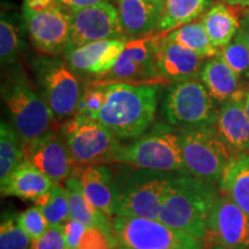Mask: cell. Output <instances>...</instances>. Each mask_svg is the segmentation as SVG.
Listing matches in <instances>:
<instances>
[{"instance_id": "cell-1", "label": "cell", "mask_w": 249, "mask_h": 249, "mask_svg": "<svg viewBox=\"0 0 249 249\" xmlns=\"http://www.w3.org/2000/svg\"><path fill=\"white\" fill-rule=\"evenodd\" d=\"M218 197L214 182L188 171L173 172L158 219L177 231L205 240L211 209Z\"/></svg>"}, {"instance_id": "cell-2", "label": "cell", "mask_w": 249, "mask_h": 249, "mask_svg": "<svg viewBox=\"0 0 249 249\" xmlns=\"http://www.w3.org/2000/svg\"><path fill=\"white\" fill-rule=\"evenodd\" d=\"M105 86L107 101L96 120L120 140L143 135L154 123L157 88L126 82H112Z\"/></svg>"}, {"instance_id": "cell-3", "label": "cell", "mask_w": 249, "mask_h": 249, "mask_svg": "<svg viewBox=\"0 0 249 249\" xmlns=\"http://www.w3.org/2000/svg\"><path fill=\"white\" fill-rule=\"evenodd\" d=\"M133 169L114 174V216L158 219L173 172Z\"/></svg>"}, {"instance_id": "cell-4", "label": "cell", "mask_w": 249, "mask_h": 249, "mask_svg": "<svg viewBox=\"0 0 249 249\" xmlns=\"http://www.w3.org/2000/svg\"><path fill=\"white\" fill-rule=\"evenodd\" d=\"M112 163L160 172L185 171L181 133L158 124L150 132L123 145Z\"/></svg>"}, {"instance_id": "cell-5", "label": "cell", "mask_w": 249, "mask_h": 249, "mask_svg": "<svg viewBox=\"0 0 249 249\" xmlns=\"http://www.w3.org/2000/svg\"><path fill=\"white\" fill-rule=\"evenodd\" d=\"M186 171L210 182L220 181L229 164L234 160L233 149L213 124L180 129Z\"/></svg>"}, {"instance_id": "cell-6", "label": "cell", "mask_w": 249, "mask_h": 249, "mask_svg": "<svg viewBox=\"0 0 249 249\" xmlns=\"http://www.w3.org/2000/svg\"><path fill=\"white\" fill-rule=\"evenodd\" d=\"M4 99L22 145L38 141L55 130L57 118L53 111L23 81L9 83L4 91Z\"/></svg>"}, {"instance_id": "cell-7", "label": "cell", "mask_w": 249, "mask_h": 249, "mask_svg": "<svg viewBox=\"0 0 249 249\" xmlns=\"http://www.w3.org/2000/svg\"><path fill=\"white\" fill-rule=\"evenodd\" d=\"M112 229L117 245L130 249H203L204 241L177 231L160 219L116 217ZM117 246V247H118Z\"/></svg>"}, {"instance_id": "cell-8", "label": "cell", "mask_w": 249, "mask_h": 249, "mask_svg": "<svg viewBox=\"0 0 249 249\" xmlns=\"http://www.w3.org/2000/svg\"><path fill=\"white\" fill-rule=\"evenodd\" d=\"M74 163L82 165L112 163L123 145L116 135L98 120L75 114L62 130Z\"/></svg>"}, {"instance_id": "cell-9", "label": "cell", "mask_w": 249, "mask_h": 249, "mask_svg": "<svg viewBox=\"0 0 249 249\" xmlns=\"http://www.w3.org/2000/svg\"><path fill=\"white\" fill-rule=\"evenodd\" d=\"M214 99L202 81L176 82L165 96L163 112L171 126L196 127L213 124L217 117Z\"/></svg>"}, {"instance_id": "cell-10", "label": "cell", "mask_w": 249, "mask_h": 249, "mask_svg": "<svg viewBox=\"0 0 249 249\" xmlns=\"http://www.w3.org/2000/svg\"><path fill=\"white\" fill-rule=\"evenodd\" d=\"M128 39L119 12L111 2H104L71 12L70 39L65 53L81 45L103 39Z\"/></svg>"}, {"instance_id": "cell-11", "label": "cell", "mask_w": 249, "mask_h": 249, "mask_svg": "<svg viewBox=\"0 0 249 249\" xmlns=\"http://www.w3.org/2000/svg\"><path fill=\"white\" fill-rule=\"evenodd\" d=\"M45 102L57 119L76 114L82 98L81 83L75 71L61 61H42L38 71Z\"/></svg>"}, {"instance_id": "cell-12", "label": "cell", "mask_w": 249, "mask_h": 249, "mask_svg": "<svg viewBox=\"0 0 249 249\" xmlns=\"http://www.w3.org/2000/svg\"><path fill=\"white\" fill-rule=\"evenodd\" d=\"M204 244L249 249V214L223 193L211 209Z\"/></svg>"}, {"instance_id": "cell-13", "label": "cell", "mask_w": 249, "mask_h": 249, "mask_svg": "<svg viewBox=\"0 0 249 249\" xmlns=\"http://www.w3.org/2000/svg\"><path fill=\"white\" fill-rule=\"evenodd\" d=\"M30 39L43 54L65 53L71 31V13L57 2L38 13H24Z\"/></svg>"}, {"instance_id": "cell-14", "label": "cell", "mask_w": 249, "mask_h": 249, "mask_svg": "<svg viewBox=\"0 0 249 249\" xmlns=\"http://www.w3.org/2000/svg\"><path fill=\"white\" fill-rule=\"evenodd\" d=\"M23 160L36 166L52 181H66L74 172V163L64 135L54 130L38 141L22 145Z\"/></svg>"}, {"instance_id": "cell-15", "label": "cell", "mask_w": 249, "mask_h": 249, "mask_svg": "<svg viewBox=\"0 0 249 249\" xmlns=\"http://www.w3.org/2000/svg\"><path fill=\"white\" fill-rule=\"evenodd\" d=\"M104 79L112 82H140L163 79L156 66L152 38L130 39L113 68L105 74Z\"/></svg>"}, {"instance_id": "cell-16", "label": "cell", "mask_w": 249, "mask_h": 249, "mask_svg": "<svg viewBox=\"0 0 249 249\" xmlns=\"http://www.w3.org/2000/svg\"><path fill=\"white\" fill-rule=\"evenodd\" d=\"M156 66L163 79L180 82L201 75L204 57L173 42L169 37H152Z\"/></svg>"}, {"instance_id": "cell-17", "label": "cell", "mask_w": 249, "mask_h": 249, "mask_svg": "<svg viewBox=\"0 0 249 249\" xmlns=\"http://www.w3.org/2000/svg\"><path fill=\"white\" fill-rule=\"evenodd\" d=\"M128 39H103L81 45L66 52L67 65L75 73L104 76L113 68L126 48Z\"/></svg>"}, {"instance_id": "cell-18", "label": "cell", "mask_w": 249, "mask_h": 249, "mask_svg": "<svg viewBox=\"0 0 249 249\" xmlns=\"http://www.w3.org/2000/svg\"><path fill=\"white\" fill-rule=\"evenodd\" d=\"M73 174L79 177L87 200L107 216H114L116 189L113 171L104 164L82 165L74 170Z\"/></svg>"}, {"instance_id": "cell-19", "label": "cell", "mask_w": 249, "mask_h": 249, "mask_svg": "<svg viewBox=\"0 0 249 249\" xmlns=\"http://www.w3.org/2000/svg\"><path fill=\"white\" fill-rule=\"evenodd\" d=\"M245 98L223 103L217 111L213 126L233 150L249 151V118L246 113Z\"/></svg>"}, {"instance_id": "cell-20", "label": "cell", "mask_w": 249, "mask_h": 249, "mask_svg": "<svg viewBox=\"0 0 249 249\" xmlns=\"http://www.w3.org/2000/svg\"><path fill=\"white\" fill-rule=\"evenodd\" d=\"M200 76L211 97L218 103L223 104L232 99L245 98L240 76L223 60L220 54L205 62Z\"/></svg>"}, {"instance_id": "cell-21", "label": "cell", "mask_w": 249, "mask_h": 249, "mask_svg": "<svg viewBox=\"0 0 249 249\" xmlns=\"http://www.w3.org/2000/svg\"><path fill=\"white\" fill-rule=\"evenodd\" d=\"M54 183L36 166L23 160L7 181L1 185V195L15 196L21 200L35 202Z\"/></svg>"}, {"instance_id": "cell-22", "label": "cell", "mask_w": 249, "mask_h": 249, "mask_svg": "<svg viewBox=\"0 0 249 249\" xmlns=\"http://www.w3.org/2000/svg\"><path fill=\"white\" fill-rule=\"evenodd\" d=\"M124 30L129 38H141L157 29L160 15L147 0H117Z\"/></svg>"}, {"instance_id": "cell-23", "label": "cell", "mask_w": 249, "mask_h": 249, "mask_svg": "<svg viewBox=\"0 0 249 249\" xmlns=\"http://www.w3.org/2000/svg\"><path fill=\"white\" fill-rule=\"evenodd\" d=\"M65 188L67 189L68 200H70L71 218L79 220L88 227L98 226L113 234L112 220H110V217L96 209L87 200L79 177H76L75 174H71L70 178L65 181Z\"/></svg>"}, {"instance_id": "cell-24", "label": "cell", "mask_w": 249, "mask_h": 249, "mask_svg": "<svg viewBox=\"0 0 249 249\" xmlns=\"http://www.w3.org/2000/svg\"><path fill=\"white\" fill-rule=\"evenodd\" d=\"M220 191L249 214V155H238L220 179Z\"/></svg>"}, {"instance_id": "cell-25", "label": "cell", "mask_w": 249, "mask_h": 249, "mask_svg": "<svg viewBox=\"0 0 249 249\" xmlns=\"http://www.w3.org/2000/svg\"><path fill=\"white\" fill-rule=\"evenodd\" d=\"M214 48L220 49L231 42L241 22L233 9L225 4H217L202 17L201 20Z\"/></svg>"}, {"instance_id": "cell-26", "label": "cell", "mask_w": 249, "mask_h": 249, "mask_svg": "<svg viewBox=\"0 0 249 249\" xmlns=\"http://www.w3.org/2000/svg\"><path fill=\"white\" fill-rule=\"evenodd\" d=\"M207 5L208 0H165L157 30L165 33L193 22Z\"/></svg>"}, {"instance_id": "cell-27", "label": "cell", "mask_w": 249, "mask_h": 249, "mask_svg": "<svg viewBox=\"0 0 249 249\" xmlns=\"http://www.w3.org/2000/svg\"><path fill=\"white\" fill-rule=\"evenodd\" d=\"M167 37L204 58H213L219 54V49L213 45L202 22L187 23L171 31Z\"/></svg>"}, {"instance_id": "cell-28", "label": "cell", "mask_w": 249, "mask_h": 249, "mask_svg": "<svg viewBox=\"0 0 249 249\" xmlns=\"http://www.w3.org/2000/svg\"><path fill=\"white\" fill-rule=\"evenodd\" d=\"M23 160L21 140L11 124H0V183L4 185Z\"/></svg>"}, {"instance_id": "cell-29", "label": "cell", "mask_w": 249, "mask_h": 249, "mask_svg": "<svg viewBox=\"0 0 249 249\" xmlns=\"http://www.w3.org/2000/svg\"><path fill=\"white\" fill-rule=\"evenodd\" d=\"M35 204L44 214L49 226L64 225L71 218L67 189L58 182H55L45 194L39 196Z\"/></svg>"}, {"instance_id": "cell-30", "label": "cell", "mask_w": 249, "mask_h": 249, "mask_svg": "<svg viewBox=\"0 0 249 249\" xmlns=\"http://www.w3.org/2000/svg\"><path fill=\"white\" fill-rule=\"evenodd\" d=\"M219 54L239 76L249 79V48L241 27L231 42L222 48Z\"/></svg>"}, {"instance_id": "cell-31", "label": "cell", "mask_w": 249, "mask_h": 249, "mask_svg": "<svg viewBox=\"0 0 249 249\" xmlns=\"http://www.w3.org/2000/svg\"><path fill=\"white\" fill-rule=\"evenodd\" d=\"M31 239L18 224V217L9 214L0 225V249H29Z\"/></svg>"}, {"instance_id": "cell-32", "label": "cell", "mask_w": 249, "mask_h": 249, "mask_svg": "<svg viewBox=\"0 0 249 249\" xmlns=\"http://www.w3.org/2000/svg\"><path fill=\"white\" fill-rule=\"evenodd\" d=\"M18 49H20V38L15 24L1 15L0 21V58L1 65H9L17 59Z\"/></svg>"}, {"instance_id": "cell-33", "label": "cell", "mask_w": 249, "mask_h": 249, "mask_svg": "<svg viewBox=\"0 0 249 249\" xmlns=\"http://www.w3.org/2000/svg\"><path fill=\"white\" fill-rule=\"evenodd\" d=\"M105 101H107V86L105 85L86 90L80 101L76 114H83L91 119H96Z\"/></svg>"}, {"instance_id": "cell-34", "label": "cell", "mask_w": 249, "mask_h": 249, "mask_svg": "<svg viewBox=\"0 0 249 249\" xmlns=\"http://www.w3.org/2000/svg\"><path fill=\"white\" fill-rule=\"evenodd\" d=\"M18 220L31 240L39 238L49 227L48 220L37 205L21 213L18 216Z\"/></svg>"}, {"instance_id": "cell-35", "label": "cell", "mask_w": 249, "mask_h": 249, "mask_svg": "<svg viewBox=\"0 0 249 249\" xmlns=\"http://www.w3.org/2000/svg\"><path fill=\"white\" fill-rule=\"evenodd\" d=\"M117 241L113 234L98 226L87 227L77 249H116Z\"/></svg>"}, {"instance_id": "cell-36", "label": "cell", "mask_w": 249, "mask_h": 249, "mask_svg": "<svg viewBox=\"0 0 249 249\" xmlns=\"http://www.w3.org/2000/svg\"><path fill=\"white\" fill-rule=\"evenodd\" d=\"M29 249H68L64 225L49 226L39 238L31 240Z\"/></svg>"}, {"instance_id": "cell-37", "label": "cell", "mask_w": 249, "mask_h": 249, "mask_svg": "<svg viewBox=\"0 0 249 249\" xmlns=\"http://www.w3.org/2000/svg\"><path fill=\"white\" fill-rule=\"evenodd\" d=\"M87 227L88 226H86L85 224L79 222V220L73 219V218H70L64 224L65 239H66L68 249H77Z\"/></svg>"}, {"instance_id": "cell-38", "label": "cell", "mask_w": 249, "mask_h": 249, "mask_svg": "<svg viewBox=\"0 0 249 249\" xmlns=\"http://www.w3.org/2000/svg\"><path fill=\"white\" fill-rule=\"evenodd\" d=\"M55 2L62 6L64 8L76 11V9H82L91 6L104 4V2H111V0H55Z\"/></svg>"}, {"instance_id": "cell-39", "label": "cell", "mask_w": 249, "mask_h": 249, "mask_svg": "<svg viewBox=\"0 0 249 249\" xmlns=\"http://www.w3.org/2000/svg\"><path fill=\"white\" fill-rule=\"evenodd\" d=\"M55 0H24V13H38L51 7Z\"/></svg>"}, {"instance_id": "cell-40", "label": "cell", "mask_w": 249, "mask_h": 249, "mask_svg": "<svg viewBox=\"0 0 249 249\" xmlns=\"http://www.w3.org/2000/svg\"><path fill=\"white\" fill-rule=\"evenodd\" d=\"M241 30H242V33H244L245 39H246V42H247V45L249 48V17H246L242 18Z\"/></svg>"}, {"instance_id": "cell-41", "label": "cell", "mask_w": 249, "mask_h": 249, "mask_svg": "<svg viewBox=\"0 0 249 249\" xmlns=\"http://www.w3.org/2000/svg\"><path fill=\"white\" fill-rule=\"evenodd\" d=\"M230 6H239V7H249V0H223Z\"/></svg>"}, {"instance_id": "cell-42", "label": "cell", "mask_w": 249, "mask_h": 249, "mask_svg": "<svg viewBox=\"0 0 249 249\" xmlns=\"http://www.w3.org/2000/svg\"><path fill=\"white\" fill-rule=\"evenodd\" d=\"M147 1L156 9V11H157V13L160 15L165 0H147Z\"/></svg>"}, {"instance_id": "cell-43", "label": "cell", "mask_w": 249, "mask_h": 249, "mask_svg": "<svg viewBox=\"0 0 249 249\" xmlns=\"http://www.w3.org/2000/svg\"><path fill=\"white\" fill-rule=\"evenodd\" d=\"M244 105H245L246 113H247V116H248V118H249V91H248L247 93H246V96H245Z\"/></svg>"}, {"instance_id": "cell-44", "label": "cell", "mask_w": 249, "mask_h": 249, "mask_svg": "<svg viewBox=\"0 0 249 249\" xmlns=\"http://www.w3.org/2000/svg\"><path fill=\"white\" fill-rule=\"evenodd\" d=\"M209 249H229V248H225V247H223V246H219V245H213V246H210Z\"/></svg>"}, {"instance_id": "cell-45", "label": "cell", "mask_w": 249, "mask_h": 249, "mask_svg": "<svg viewBox=\"0 0 249 249\" xmlns=\"http://www.w3.org/2000/svg\"><path fill=\"white\" fill-rule=\"evenodd\" d=\"M116 249H130V248H126V247H120V246H118Z\"/></svg>"}]
</instances>
